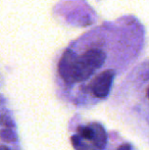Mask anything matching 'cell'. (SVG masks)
I'll use <instances>...</instances> for the list:
<instances>
[{
	"label": "cell",
	"mask_w": 149,
	"mask_h": 150,
	"mask_svg": "<svg viewBox=\"0 0 149 150\" xmlns=\"http://www.w3.org/2000/svg\"><path fill=\"white\" fill-rule=\"evenodd\" d=\"M106 55L101 49L92 48L78 57L75 74L76 82H84L89 79L96 69H100L105 61Z\"/></svg>",
	"instance_id": "1"
},
{
	"label": "cell",
	"mask_w": 149,
	"mask_h": 150,
	"mask_svg": "<svg viewBox=\"0 0 149 150\" xmlns=\"http://www.w3.org/2000/svg\"><path fill=\"white\" fill-rule=\"evenodd\" d=\"M78 56L73 50L68 49L64 52L58 63L59 76L68 84L75 83L76 67H77Z\"/></svg>",
	"instance_id": "2"
},
{
	"label": "cell",
	"mask_w": 149,
	"mask_h": 150,
	"mask_svg": "<svg viewBox=\"0 0 149 150\" xmlns=\"http://www.w3.org/2000/svg\"><path fill=\"white\" fill-rule=\"evenodd\" d=\"M113 78H114V71L112 69H107L99 74L92 83L91 88L93 94L98 98H105L109 94Z\"/></svg>",
	"instance_id": "3"
},
{
	"label": "cell",
	"mask_w": 149,
	"mask_h": 150,
	"mask_svg": "<svg viewBox=\"0 0 149 150\" xmlns=\"http://www.w3.org/2000/svg\"><path fill=\"white\" fill-rule=\"evenodd\" d=\"M91 127L92 131H93V138H92L91 142L93 144L94 148L96 150H102L106 145V140H107V136L104 128L100 124H91L89 125Z\"/></svg>",
	"instance_id": "4"
},
{
	"label": "cell",
	"mask_w": 149,
	"mask_h": 150,
	"mask_svg": "<svg viewBox=\"0 0 149 150\" xmlns=\"http://www.w3.org/2000/svg\"><path fill=\"white\" fill-rule=\"evenodd\" d=\"M78 131H79L81 137H83V138L86 139V140L91 141L92 138H93V131H92V129L90 126L81 127V128L78 129Z\"/></svg>",
	"instance_id": "5"
},
{
	"label": "cell",
	"mask_w": 149,
	"mask_h": 150,
	"mask_svg": "<svg viewBox=\"0 0 149 150\" xmlns=\"http://www.w3.org/2000/svg\"><path fill=\"white\" fill-rule=\"evenodd\" d=\"M0 136H1L2 139L7 140V141H12V140H14V138H16L13 133H12L10 130H3L1 132V134H0Z\"/></svg>",
	"instance_id": "6"
},
{
	"label": "cell",
	"mask_w": 149,
	"mask_h": 150,
	"mask_svg": "<svg viewBox=\"0 0 149 150\" xmlns=\"http://www.w3.org/2000/svg\"><path fill=\"white\" fill-rule=\"evenodd\" d=\"M117 150H131V146L129 144H124L121 146H119Z\"/></svg>",
	"instance_id": "7"
},
{
	"label": "cell",
	"mask_w": 149,
	"mask_h": 150,
	"mask_svg": "<svg viewBox=\"0 0 149 150\" xmlns=\"http://www.w3.org/2000/svg\"><path fill=\"white\" fill-rule=\"evenodd\" d=\"M0 150H9V149L5 146H0Z\"/></svg>",
	"instance_id": "8"
},
{
	"label": "cell",
	"mask_w": 149,
	"mask_h": 150,
	"mask_svg": "<svg viewBox=\"0 0 149 150\" xmlns=\"http://www.w3.org/2000/svg\"><path fill=\"white\" fill-rule=\"evenodd\" d=\"M147 96H148V98H149V87H148V89H147Z\"/></svg>",
	"instance_id": "9"
}]
</instances>
